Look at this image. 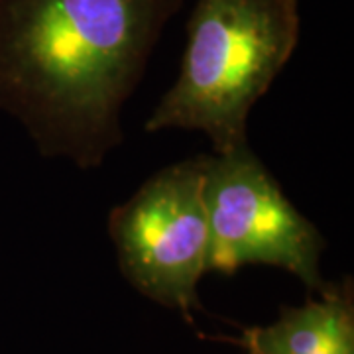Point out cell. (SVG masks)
<instances>
[{"mask_svg": "<svg viewBox=\"0 0 354 354\" xmlns=\"http://www.w3.org/2000/svg\"><path fill=\"white\" fill-rule=\"evenodd\" d=\"M244 354H354L351 279L325 283L319 297L281 309L268 327H248L239 341Z\"/></svg>", "mask_w": 354, "mask_h": 354, "instance_id": "cell-5", "label": "cell"}, {"mask_svg": "<svg viewBox=\"0 0 354 354\" xmlns=\"http://www.w3.org/2000/svg\"><path fill=\"white\" fill-rule=\"evenodd\" d=\"M179 75L146 132L197 130L215 153L250 146L248 116L299 44V0H195Z\"/></svg>", "mask_w": 354, "mask_h": 354, "instance_id": "cell-2", "label": "cell"}, {"mask_svg": "<svg viewBox=\"0 0 354 354\" xmlns=\"http://www.w3.org/2000/svg\"><path fill=\"white\" fill-rule=\"evenodd\" d=\"M205 162L197 156L148 177L109 215L118 266L136 290L191 319L209 272Z\"/></svg>", "mask_w": 354, "mask_h": 354, "instance_id": "cell-3", "label": "cell"}, {"mask_svg": "<svg viewBox=\"0 0 354 354\" xmlns=\"http://www.w3.org/2000/svg\"><path fill=\"white\" fill-rule=\"evenodd\" d=\"M183 0H0V111L46 158L99 167Z\"/></svg>", "mask_w": 354, "mask_h": 354, "instance_id": "cell-1", "label": "cell"}, {"mask_svg": "<svg viewBox=\"0 0 354 354\" xmlns=\"http://www.w3.org/2000/svg\"><path fill=\"white\" fill-rule=\"evenodd\" d=\"M205 205L209 272L230 276L244 266H276L311 290L325 286L319 262L327 242L250 146L207 156Z\"/></svg>", "mask_w": 354, "mask_h": 354, "instance_id": "cell-4", "label": "cell"}]
</instances>
